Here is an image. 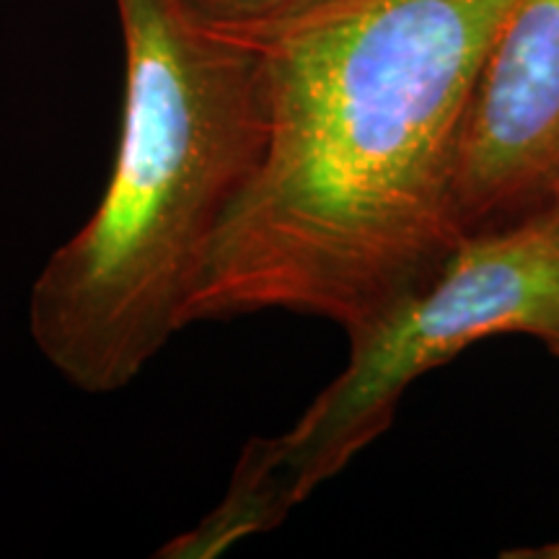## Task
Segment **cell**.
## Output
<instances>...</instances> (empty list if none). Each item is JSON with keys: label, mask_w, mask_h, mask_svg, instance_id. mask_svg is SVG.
I'll list each match as a JSON object with an SVG mask.
<instances>
[{"label": "cell", "mask_w": 559, "mask_h": 559, "mask_svg": "<svg viewBox=\"0 0 559 559\" xmlns=\"http://www.w3.org/2000/svg\"><path fill=\"white\" fill-rule=\"evenodd\" d=\"M519 0H332L260 47L267 143L185 326L293 311L360 337L464 241L474 88Z\"/></svg>", "instance_id": "1"}, {"label": "cell", "mask_w": 559, "mask_h": 559, "mask_svg": "<svg viewBox=\"0 0 559 559\" xmlns=\"http://www.w3.org/2000/svg\"><path fill=\"white\" fill-rule=\"evenodd\" d=\"M115 9L124 45L115 166L29 296L34 345L83 394L128 389L185 330L210 243L267 143L260 47L207 32L174 0Z\"/></svg>", "instance_id": "2"}, {"label": "cell", "mask_w": 559, "mask_h": 559, "mask_svg": "<svg viewBox=\"0 0 559 559\" xmlns=\"http://www.w3.org/2000/svg\"><path fill=\"white\" fill-rule=\"evenodd\" d=\"M559 332V205L466 236L436 277L349 340L340 376L277 438L304 502L376 443L412 383L495 334Z\"/></svg>", "instance_id": "3"}, {"label": "cell", "mask_w": 559, "mask_h": 559, "mask_svg": "<svg viewBox=\"0 0 559 559\" xmlns=\"http://www.w3.org/2000/svg\"><path fill=\"white\" fill-rule=\"evenodd\" d=\"M559 205V0H519L474 88L456 169L461 236Z\"/></svg>", "instance_id": "4"}, {"label": "cell", "mask_w": 559, "mask_h": 559, "mask_svg": "<svg viewBox=\"0 0 559 559\" xmlns=\"http://www.w3.org/2000/svg\"><path fill=\"white\" fill-rule=\"evenodd\" d=\"M300 502L280 459L277 438H251L236 461L226 495L198 526L160 547L166 559H210L247 536L280 526Z\"/></svg>", "instance_id": "5"}, {"label": "cell", "mask_w": 559, "mask_h": 559, "mask_svg": "<svg viewBox=\"0 0 559 559\" xmlns=\"http://www.w3.org/2000/svg\"><path fill=\"white\" fill-rule=\"evenodd\" d=\"M194 24L221 37L262 47L332 0H174Z\"/></svg>", "instance_id": "6"}, {"label": "cell", "mask_w": 559, "mask_h": 559, "mask_svg": "<svg viewBox=\"0 0 559 559\" xmlns=\"http://www.w3.org/2000/svg\"><path fill=\"white\" fill-rule=\"evenodd\" d=\"M502 559H559V542L539 544V547H519L500 555Z\"/></svg>", "instance_id": "7"}, {"label": "cell", "mask_w": 559, "mask_h": 559, "mask_svg": "<svg viewBox=\"0 0 559 559\" xmlns=\"http://www.w3.org/2000/svg\"><path fill=\"white\" fill-rule=\"evenodd\" d=\"M544 345L551 349V355H555V358H559V332L555 334V337H549L547 342H544Z\"/></svg>", "instance_id": "8"}]
</instances>
